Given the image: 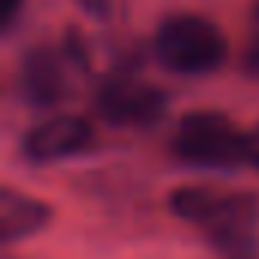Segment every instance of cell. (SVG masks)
Masks as SVG:
<instances>
[{"instance_id": "1", "label": "cell", "mask_w": 259, "mask_h": 259, "mask_svg": "<svg viewBox=\"0 0 259 259\" xmlns=\"http://www.w3.org/2000/svg\"><path fill=\"white\" fill-rule=\"evenodd\" d=\"M168 210L195 229L220 259H259V192L217 183H183Z\"/></svg>"}, {"instance_id": "2", "label": "cell", "mask_w": 259, "mask_h": 259, "mask_svg": "<svg viewBox=\"0 0 259 259\" xmlns=\"http://www.w3.org/2000/svg\"><path fill=\"white\" fill-rule=\"evenodd\" d=\"M168 153L186 168L235 171L247 165V128L223 110H189L174 125Z\"/></svg>"}, {"instance_id": "3", "label": "cell", "mask_w": 259, "mask_h": 259, "mask_svg": "<svg viewBox=\"0 0 259 259\" xmlns=\"http://www.w3.org/2000/svg\"><path fill=\"white\" fill-rule=\"evenodd\" d=\"M156 61L180 76H204L226 64L229 37L201 13H174L159 22L153 34Z\"/></svg>"}, {"instance_id": "4", "label": "cell", "mask_w": 259, "mask_h": 259, "mask_svg": "<svg viewBox=\"0 0 259 259\" xmlns=\"http://www.w3.org/2000/svg\"><path fill=\"white\" fill-rule=\"evenodd\" d=\"M168 104L165 89L122 70L104 76L92 95L95 116L113 128H153L165 119Z\"/></svg>"}, {"instance_id": "5", "label": "cell", "mask_w": 259, "mask_h": 259, "mask_svg": "<svg viewBox=\"0 0 259 259\" xmlns=\"http://www.w3.org/2000/svg\"><path fill=\"white\" fill-rule=\"evenodd\" d=\"M98 144V128L82 113H52L28 125L19 138V153L28 165L46 168L76 159Z\"/></svg>"}, {"instance_id": "6", "label": "cell", "mask_w": 259, "mask_h": 259, "mask_svg": "<svg viewBox=\"0 0 259 259\" xmlns=\"http://www.w3.org/2000/svg\"><path fill=\"white\" fill-rule=\"evenodd\" d=\"M70 70H76V67L64 55L61 43H34V46H28L22 52L19 64H16L19 98L34 110L58 107L73 89Z\"/></svg>"}, {"instance_id": "7", "label": "cell", "mask_w": 259, "mask_h": 259, "mask_svg": "<svg viewBox=\"0 0 259 259\" xmlns=\"http://www.w3.org/2000/svg\"><path fill=\"white\" fill-rule=\"evenodd\" d=\"M52 220H55V207L49 201H43L13 183L0 189V238H4L7 247L34 238Z\"/></svg>"}, {"instance_id": "8", "label": "cell", "mask_w": 259, "mask_h": 259, "mask_svg": "<svg viewBox=\"0 0 259 259\" xmlns=\"http://www.w3.org/2000/svg\"><path fill=\"white\" fill-rule=\"evenodd\" d=\"M58 43H61L64 55L70 58V64H73L79 73H89V70H92V52H89V43H85V37H82L79 28L67 25V28H64V37H61Z\"/></svg>"}, {"instance_id": "9", "label": "cell", "mask_w": 259, "mask_h": 259, "mask_svg": "<svg viewBox=\"0 0 259 259\" xmlns=\"http://www.w3.org/2000/svg\"><path fill=\"white\" fill-rule=\"evenodd\" d=\"M241 73L250 82L259 85V28L250 31V37H247V43L241 49Z\"/></svg>"}, {"instance_id": "10", "label": "cell", "mask_w": 259, "mask_h": 259, "mask_svg": "<svg viewBox=\"0 0 259 259\" xmlns=\"http://www.w3.org/2000/svg\"><path fill=\"white\" fill-rule=\"evenodd\" d=\"M76 7H79L85 16H92L95 22H110V19L119 13L122 0H76Z\"/></svg>"}, {"instance_id": "11", "label": "cell", "mask_w": 259, "mask_h": 259, "mask_svg": "<svg viewBox=\"0 0 259 259\" xmlns=\"http://www.w3.org/2000/svg\"><path fill=\"white\" fill-rule=\"evenodd\" d=\"M25 4L28 0H0V31L4 34H13L22 13H25Z\"/></svg>"}, {"instance_id": "12", "label": "cell", "mask_w": 259, "mask_h": 259, "mask_svg": "<svg viewBox=\"0 0 259 259\" xmlns=\"http://www.w3.org/2000/svg\"><path fill=\"white\" fill-rule=\"evenodd\" d=\"M247 168L259 171V122L247 128Z\"/></svg>"}, {"instance_id": "13", "label": "cell", "mask_w": 259, "mask_h": 259, "mask_svg": "<svg viewBox=\"0 0 259 259\" xmlns=\"http://www.w3.org/2000/svg\"><path fill=\"white\" fill-rule=\"evenodd\" d=\"M250 25L259 28V0H253V7H250Z\"/></svg>"}, {"instance_id": "14", "label": "cell", "mask_w": 259, "mask_h": 259, "mask_svg": "<svg viewBox=\"0 0 259 259\" xmlns=\"http://www.w3.org/2000/svg\"><path fill=\"white\" fill-rule=\"evenodd\" d=\"M7 259H16V256H7Z\"/></svg>"}]
</instances>
